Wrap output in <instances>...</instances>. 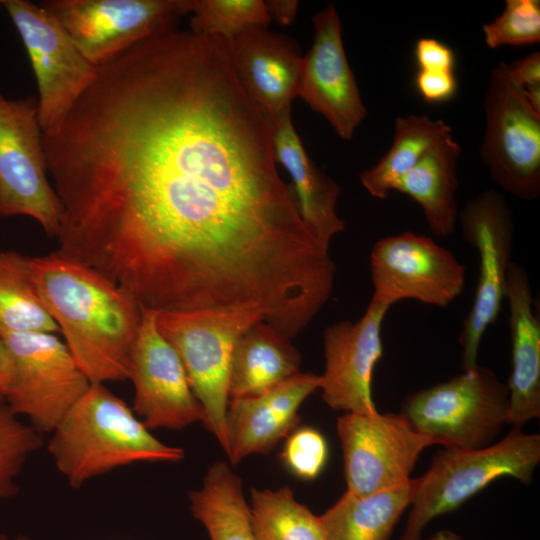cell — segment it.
I'll list each match as a JSON object with an SVG mask.
<instances>
[{
    "instance_id": "30bf717a",
    "label": "cell",
    "mask_w": 540,
    "mask_h": 540,
    "mask_svg": "<svg viewBox=\"0 0 540 540\" xmlns=\"http://www.w3.org/2000/svg\"><path fill=\"white\" fill-rule=\"evenodd\" d=\"M28 216L56 238L61 205L48 178L37 101L0 92V216Z\"/></svg>"
},
{
    "instance_id": "f546056e",
    "label": "cell",
    "mask_w": 540,
    "mask_h": 540,
    "mask_svg": "<svg viewBox=\"0 0 540 540\" xmlns=\"http://www.w3.org/2000/svg\"><path fill=\"white\" fill-rule=\"evenodd\" d=\"M41 445V434L0 403V500L15 494L20 472Z\"/></svg>"
},
{
    "instance_id": "2e32d148",
    "label": "cell",
    "mask_w": 540,
    "mask_h": 540,
    "mask_svg": "<svg viewBox=\"0 0 540 540\" xmlns=\"http://www.w3.org/2000/svg\"><path fill=\"white\" fill-rule=\"evenodd\" d=\"M391 305L372 297L356 321H339L323 333L325 369L320 375L322 399L334 410L374 414L372 376L382 357V324Z\"/></svg>"
},
{
    "instance_id": "e0dca14e",
    "label": "cell",
    "mask_w": 540,
    "mask_h": 540,
    "mask_svg": "<svg viewBox=\"0 0 540 540\" xmlns=\"http://www.w3.org/2000/svg\"><path fill=\"white\" fill-rule=\"evenodd\" d=\"M312 20L313 43L302 58L298 97L321 114L340 138L351 140L367 109L345 53L336 7L326 6Z\"/></svg>"
},
{
    "instance_id": "6da1fadb",
    "label": "cell",
    "mask_w": 540,
    "mask_h": 540,
    "mask_svg": "<svg viewBox=\"0 0 540 540\" xmlns=\"http://www.w3.org/2000/svg\"><path fill=\"white\" fill-rule=\"evenodd\" d=\"M56 252L157 312L251 309L291 330L336 268L277 170L272 124L225 39L176 31L97 67L44 136Z\"/></svg>"
},
{
    "instance_id": "ba28073f",
    "label": "cell",
    "mask_w": 540,
    "mask_h": 540,
    "mask_svg": "<svg viewBox=\"0 0 540 540\" xmlns=\"http://www.w3.org/2000/svg\"><path fill=\"white\" fill-rule=\"evenodd\" d=\"M480 157L493 182L516 198L540 196V111L515 84L507 63L492 68L484 98Z\"/></svg>"
},
{
    "instance_id": "8fae6325",
    "label": "cell",
    "mask_w": 540,
    "mask_h": 540,
    "mask_svg": "<svg viewBox=\"0 0 540 540\" xmlns=\"http://www.w3.org/2000/svg\"><path fill=\"white\" fill-rule=\"evenodd\" d=\"M2 5L19 33L35 75L43 135H53L94 80L97 67L40 4L4 0Z\"/></svg>"
},
{
    "instance_id": "9a60e30c",
    "label": "cell",
    "mask_w": 540,
    "mask_h": 540,
    "mask_svg": "<svg viewBox=\"0 0 540 540\" xmlns=\"http://www.w3.org/2000/svg\"><path fill=\"white\" fill-rule=\"evenodd\" d=\"M157 315L142 310L132 348L128 379L134 387L133 411L150 430H180L202 423L204 412L177 352L157 327Z\"/></svg>"
},
{
    "instance_id": "5bb4252c",
    "label": "cell",
    "mask_w": 540,
    "mask_h": 540,
    "mask_svg": "<svg viewBox=\"0 0 540 540\" xmlns=\"http://www.w3.org/2000/svg\"><path fill=\"white\" fill-rule=\"evenodd\" d=\"M373 296L446 307L461 295L466 267L433 239L406 231L379 239L370 253Z\"/></svg>"
},
{
    "instance_id": "7a4b0ae2",
    "label": "cell",
    "mask_w": 540,
    "mask_h": 540,
    "mask_svg": "<svg viewBox=\"0 0 540 540\" xmlns=\"http://www.w3.org/2000/svg\"><path fill=\"white\" fill-rule=\"evenodd\" d=\"M29 263L44 306L90 383L128 380L143 310L134 297L56 251Z\"/></svg>"
},
{
    "instance_id": "4fadbf2b",
    "label": "cell",
    "mask_w": 540,
    "mask_h": 540,
    "mask_svg": "<svg viewBox=\"0 0 540 540\" xmlns=\"http://www.w3.org/2000/svg\"><path fill=\"white\" fill-rule=\"evenodd\" d=\"M347 492L369 495L410 481L421 452L436 443L395 413H345L337 419Z\"/></svg>"
},
{
    "instance_id": "f35d334b",
    "label": "cell",
    "mask_w": 540,
    "mask_h": 540,
    "mask_svg": "<svg viewBox=\"0 0 540 540\" xmlns=\"http://www.w3.org/2000/svg\"><path fill=\"white\" fill-rule=\"evenodd\" d=\"M0 540H29L27 537L18 535L17 537L10 539L5 535H0Z\"/></svg>"
},
{
    "instance_id": "8992f818",
    "label": "cell",
    "mask_w": 540,
    "mask_h": 540,
    "mask_svg": "<svg viewBox=\"0 0 540 540\" xmlns=\"http://www.w3.org/2000/svg\"><path fill=\"white\" fill-rule=\"evenodd\" d=\"M401 413L436 445L484 448L508 424V388L491 369L477 365L413 392L404 400Z\"/></svg>"
},
{
    "instance_id": "3957f363",
    "label": "cell",
    "mask_w": 540,
    "mask_h": 540,
    "mask_svg": "<svg viewBox=\"0 0 540 540\" xmlns=\"http://www.w3.org/2000/svg\"><path fill=\"white\" fill-rule=\"evenodd\" d=\"M50 434L48 453L73 488L120 467L177 463L185 456L156 438L105 384H91Z\"/></svg>"
},
{
    "instance_id": "4dcf8cb0",
    "label": "cell",
    "mask_w": 540,
    "mask_h": 540,
    "mask_svg": "<svg viewBox=\"0 0 540 540\" xmlns=\"http://www.w3.org/2000/svg\"><path fill=\"white\" fill-rule=\"evenodd\" d=\"M484 40L491 49L521 46L540 41V2L506 0L502 13L482 26Z\"/></svg>"
},
{
    "instance_id": "f1b7e54d",
    "label": "cell",
    "mask_w": 540,
    "mask_h": 540,
    "mask_svg": "<svg viewBox=\"0 0 540 540\" xmlns=\"http://www.w3.org/2000/svg\"><path fill=\"white\" fill-rule=\"evenodd\" d=\"M191 31L229 40L255 27H268L263 0H189Z\"/></svg>"
},
{
    "instance_id": "74e56055",
    "label": "cell",
    "mask_w": 540,
    "mask_h": 540,
    "mask_svg": "<svg viewBox=\"0 0 540 540\" xmlns=\"http://www.w3.org/2000/svg\"><path fill=\"white\" fill-rule=\"evenodd\" d=\"M422 540H464V538L454 531L445 529L437 531L430 537Z\"/></svg>"
},
{
    "instance_id": "44dd1931",
    "label": "cell",
    "mask_w": 540,
    "mask_h": 540,
    "mask_svg": "<svg viewBox=\"0 0 540 540\" xmlns=\"http://www.w3.org/2000/svg\"><path fill=\"white\" fill-rule=\"evenodd\" d=\"M272 124L274 157L290 177L299 215L319 244L329 250L332 239L345 229L337 213L341 188L313 162L297 133L291 112Z\"/></svg>"
},
{
    "instance_id": "ac0fdd59",
    "label": "cell",
    "mask_w": 540,
    "mask_h": 540,
    "mask_svg": "<svg viewBox=\"0 0 540 540\" xmlns=\"http://www.w3.org/2000/svg\"><path fill=\"white\" fill-rule=\"evenodd\" d=\"M226 42L238 80L270 122L291 112L303 58L297 42L267 27L251 28Z\"/></svg>"
},
{
    "instance_id": "484cf974",
    "label": "cell",
    "mask_w": 540,
    "mask_h": 540,
    "mask_svg": "<svg viewBox=\"0 0 540 540\" xmlns=\"http://www.w3.org/2000/svg\"><path fill=\"white\" fill-rule=\"evenodd\" d=\"M450 134L447 123L428 115L397 117L391 147L374 166L360 173L362 186L373 198L386 199L397 182Z\"/></svg>"
},
{
    "instance_id": "cb8c5ba5",
    "label": "cell",
    "mask_w": 540,
    "mask_h": 540,
    "mask_svg": "<svg viewBox=\"0 0 540 540\" xmlns=\"http://www.w3.org/2000/svg\"><path fill=\"white\" fill-rule=\"evenodd\" d=\"M416 487L417 479L411 478L398 488L369 495L346 491L319 516L325 540H389Z\"/></svg>"
},
{
    "instance_id": "52a82bcc",
    "label": "cell",
    "mask_w": 540,
    "mask_h": 540,
    "mask_svg": "<svg viewBox=\"0 0 540 540\" xmlns=\"http://www.w3.org/2000/svg\"><path fill=\"white\" fill-rule=\"evenodd\" d=\"M11 360L5 404L40 434L51 433L91 383L55 333L0 336Z\"/></svg>"
},
{
    "instance_id": "7402d4cb",
    "label": "cell",
    "mask_w": 540,
    "mask_h": 540,
    "mask_svg": "<svg viewBox=\"0 0 540 540\" xmlns=\"http://www.w3.org/2000/svg\"><path fill=\"white\" fill-rule=\"evenodd\" d=\"M301 355L290 338L264 321L237 340L231 359L229 400L254 397L298 374Z\"/></svg>"
},
{
    "instance_id": "603a6c76",
    "label": "cell",
    "mask_w": 540,
    "mask_h": 540,
    "mask_svg": "<svg viewBox=\"0 0 540 540\" xmlns=\"http://www.w3.org/2000/svg\"><path fill=\"white\" fill-rule=\"evenodd\" d=\"M461 146L452 134L435 144L394 186L421 207L430 230L450 236L458 223L457 164Z\"/></svg>"
},
{
    "instance_id": "e575fe53",
    "label": "cell",
    "mask_w": 540,
    "mask_h": 540,
    "mask_svg": "<svg viewBox=\"0 0 540 540\" xmlns=\"http://www.w3.org/2000/svg\"><path fill=\"white\" fill-rule=\"evenodd\" d=\"M418 93L427 102H443L452 98L457 90L454 72L419 70L415 77Z\"/></svg>"
},
{
    "instance_id": "d590c367",
    "label": "cell",
    "mask_w": 540,
    "mask_h": 540,
    "mask_svg": "<svg viewBox=\"0 0 540 540\" xmlns=\"http://www.w3.org/2000/svg\"><path fill=\"white\" fill-rule=\"evenodd\" d=\"M264 5L271 21L290 25L296 18L299 2L297 0H266Z\"/></svg>"
},
{
    "instance_id": "836d02e7",
    "label": "cell",
    "mask_w": 540,
    "mask_h": 540,
    "mask_svg": "<svg viewBox=\"0 0 540 540\" xmlns=\"http://www.w3.org/2000/svg\"><path fill=\"white\" fill-rule=\"evenodd\" d=\"M415 59L419 70L453 72L455 55L452 49L443 42L429 37L417 40Z\"/></svg>"
},
{
    "instance_id": "ab89813d",
    "label": "cell",
    "mask_w": 540,
    "mask_h": 540,
    "mask_svg": "<svg viewBox=\"0 0 540 540\" xmlns=\"http://www.w3.org/2000/svg\"><path fill=\"white\" fill-rule=\"evenodd\" d=\"M3 1H4V0H0V5H2V4H3Z\"/></svg>"
},
{
    "instance_id": "d4e9b609",
    "label": "cell",
    "mask_w": 540,
    "mask_h": 540,
    "mask_svg": "<svg viewBox=\"0 0 540 540\" xmlns=\"http://www.w3.org/2000/svg\"><path fill=\"white\" fill-rule=\"evenodd\" d=\"M242 481L228 463H212L199 489L189 493L194 518L206 529L210 540H257Z\"/></svg>"
},
{
    "instance_id": "4316f807",
    "label": "cell",
    "mask_w": 540,
    "mask_h": 540,
    "mask_svg": "<svg viewBox=\"0 0 540 540\" xmlns=\"http://www.w3.org/2000/svg\"><path fill=\"white\" fill-rule=\"evenodd\" d=\"M29 260L15 251H0V336L59 333L40 298Z\"/></svg>"
},
{
    "instance_id": "8d00e7d4",
    "label": "cell",
    "mask_w": 540,
    "mask_h": 540,
    "mask_svg": "<svg viewBox=\"0 0 540 540\" xmlns=\"http://www.w3.org/2000/svg\"><path fill=\"white\" fill-rule=\"evenodd\" d=\"M11 377V360L7 346L0 337V403H5Z\"/></svg>"
},
{
    "instance_id": "83f0119b",
    "label": "cell",
    "mask_w": 540,
    "mask_h": 540,
    "mask_svg": "<svg viewBox=\"0 0 540 540\" xmlns=\"http://www.w3.org/2000/svg\"><path fill=\"white\" fill-rule=\"evenodd\" d=\"M257 540H325L320 517L298 502L289 487L250 490Z\"/></svg>"
},
{
    "instance_id": "5b68a950",
    "label": "cell",
    "mask_w": 540,
    "mask_h": 540,
    "mask_svg": "<svg viewBox=\"0 0 540 540\" xmlns=\"http://www.w3.org/2000/svg\"><path fill=\"white\" fill-rule=\"evenodd\" d=\"M263 315L250 309L158 312L157 327L177 352L202 406V424L226 447L232 353L239 337ZM265 322V321H264Z\"/></svg>"
},
{
    "instance_id": "d6986e66",
    "label": "cell",
    "mask_w": 540,
    "mask_h": 540,
    "mask_svg": "<svg viewBox=\"0 0 540 540\" xmlns=\"http://www.w3.org/2000/svg\"><path fill=\"white\" fill-rule=\"evenodd\" d=\"M320 375L299 372L276 387L254 397L229 400L226 447L232 464L252 454H269L298 426V410L320 387Z\"/></svg>"
},
{
    "instance_id": "d6a6232c",
    "label": "cell",
    "mask_w": 540,
    "mask_h": 540,
    "mask_svg": "<svg viewBox=\"0 0 540 540\" xmlns=\"http://www.w3.org/2000/svg\"><path fill=\"white\" fill-rule=\"evenodd\" d=\"M512 80L519 86L531 105L540 111V53L530 55L508 64Z\"/></svg>"
},
{
    "instance_id": "ffe728a7",
    "label": "cell",
    "mask_w": 540,
    "mask_h": 540,
    "mask_svg": "<svg viewBox=\"0 0 540 540\" xmlns=\"http://www.w3.org/2000/svg\"><path fill=\"white\" fill-rule=\"evenodd\" d=\"M511 373L508 424L522 428L540 417V321L527 271L512 262L507 275Z\"/></svg>"
},
{
    "instance_id": "9c48e42d",
    "label": "cell",
    "mask_w": 540,
    "mask_h": 540,
    "mask_svg": "<svg viewBox=\"0 0 540 540\" xmlns=\"http://www.w3.org/2000/svg\"><path fill=\"white\" fill-rule=\"evenodd\" d=\"M41 7L94 66L175 30L189 0H45Z\"/></svg>"
},
{
    "instance_id": "7c38bea8",
    "label": "cell",
    "mask_w": 540,
    "mask_h": 540,
    "mask_svg": "<svg viewBox=\"0 0 540 540\" xmlns=\"http://www.w3.org/2000/svg\"><path fill=\"white\" fill-rule=\"evenodd\" d=\"M463 238L479 256V274L471 308L459 335L463 370L478 365L482 338L501 310L506 297L514 239L512 211L504 196L486 190L459 212Z\"/></svg>"
},
{
    "instance_id": "277c9868",
    "label": "cell",
    "mask_w": 540,
    "mask_h": 540,
    "mask_svg": "<svg viewBox=\"0 0 540 540\" xmlns=\"http://www.w3.org/2000/svg\"><path fill=\"white\" fill-rule=\"evenodd\" d=\"M540 463V435L513 429L500 441L479 449L444 447L427 472L417 478L410 513L400 540H422L426 526L450 513L502 477L526 485Z\"/></svg>"
},
{
    "instance_id": "1f68e13d",
    "label": "cell",
    "mask_w": 540,
    "mask_h": 540,
    "mask_svg": "<svg viewBox=\"0 0 540 540\" xmlns=\"http://www.w3.org/2000/svg\"><path fill=\"white\" fill-rule=\"evenodd\" d=\"M281 457L296 476L315 479L327 462L328 445L318 430L303 427L287 436Z\"/></svg>"
}]
</instances>
